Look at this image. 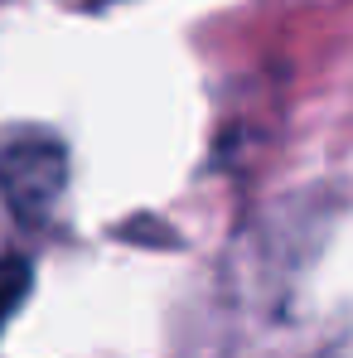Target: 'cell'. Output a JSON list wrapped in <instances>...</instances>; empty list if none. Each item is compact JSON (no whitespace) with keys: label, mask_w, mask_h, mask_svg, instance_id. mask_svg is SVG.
Instances as JSON below:
<instances>
[{"label":"cell","mask_w":353,"mask_h":358,"mask_svg":"<svg viewBox=\"0 0 353 358\" xmlns=\"http://www.w3.org/2000/svg\"><path fill=\"white\" fill-rule=\"evenodd\" d=\"M68 194V145L44 126L0 131V203L20 228H49Z\"/></svg>","instance_id":"cell-1"},{"label":"cell","mask_w":353,"mask_h":358,"mask_svg":"<svg viewBox=\"0 0 353 358\" xmlns=\"http://www.w3.org/2000/svg\"><path fill=\"white\" fill-rule=\"evenodd\" d=\"M29 286H34V266H29L24 257H0V329H5L10 315L24 305Z\"/></svg>","instance_id":"cell-2"}]
</instances>
